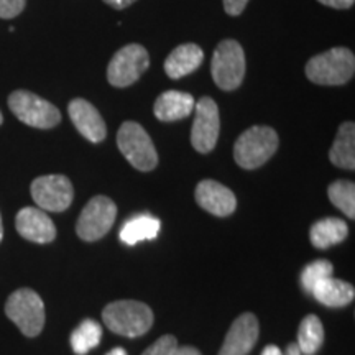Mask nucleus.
Wrapping results in <instances>:
<instances>
[{"instance_id":"nucleus-1","label":"nucleus","mask_w":355,"mask_h":355,"mask_svg":"<svg viewBox=\"0 0 355 355\" xmlns=\"http://www.w3.org/2000/svg\"><path fill=\"white\" fill-rule=\"evenodd\" d=\"M104 324L115 334L123 337H140L152 329L153 311L141 301H114L102 311Z\"/></svg>"},{"instance_id":"nucleus-2","label":"nucleus","mask_w":355,"mask_h":355,"mask_svg":"<svg viewBox=\"0 0 355 355\" xmlns=\"http://www.w3.org/2000/svg\"><path fill=\"white\" fill-rule=\"evenodd\" d=\"M355 56L349 48H332L306 63V76L319 86H343L354 78Z\"/></svg>"},{"instance_id":"nucleus-3","label":"nucleus","mask_w":355,"mask_h":355,"mask_svg":"<svg viewBox=\"0 0 355 355\" xmlns=\"http://www.w3.org/2000/svg\"><path fill=\"white\" fill-rule=\"evenodd\" d=\"M278 145V133L272 127H250L235 141V163L243 170H257L277 153Z\"/></svg>"},{"instance_id":"nucleus-4","label":"nucleus","mask_w":355,"mask_h":355,"mask_svg":"<svg viewBox=\"0 0 355 355\" xmlns=\"http://www.w3.org/2000/svg\"><path fill=\"white\" fill-rule=\"evenodd\" d=\"M6 314L26 337H37L44 326V304L37 291L20 288L8 296Z\"/></svg>"},{"instance_id":"nucleus-5","label":"nucleus","mask_w":355,"mask_h":355,"mask_svg":"<svg viewBox=\"0 0 355 355\" xmlns=\"http://www.w3.org/2000/svg\"><path fill=\"white\" fill-rule=\"evenodd\" d=\"M119 150L139 171H152L158 165V153L150 135L140 123L123 122L117 132Z\"/></svg>"},{"instance_id":"nucleus-6","label":"nucleus","mask_w":355,"mask_h":355,"mask_svg":"<svg viewBox=\"0 0 355 355\" xmlns=\"http://www.w3.org/2000/svg\"><path fill=\"white\" fill-rule=\"evenodd\" d=\"M212 79L222 91H235L245 76V55L241 43L224 40L217 44L211 63Z\"/></svg>"},{"instance_id":"nucleus-7","label":"nucleus","mask_w":355,"mask_h":355,"mask_svg":"<svg viewBox=\"0 0 355 355\" xmlns=\"http://www.w3.org/2000/svg\"><path fill=\"white\" fill-rule=\"evenodd\" d=\"M8 107L20 122L33 128L48 130L61 122L56 105L30 91H13L8 97Z\"/></svg>"},{"instance_id":"nucleus-8","label":"nucleus","mask_w":355,"mask_h":355,"mask_svg":"<svg viewBox=\"0 0 355 355\" xmlns=\"http://www.w3.org/2000/svg\"><path fill=\"white\" fill-rule=\"evenodd\" d=\"M150 56L141 44H127L119 50L107 66V81L114 87H128L148 69Z\"/></svg>"},{"instance_id":"nucleus-9","label":"nucleus","mask_w":355,"mask_h":355,"mask_svg":"<svg viewBox=\"0 0 355 355\" xmlns=\"http://www.w3.org/2000/svg\"><path fill=\"white\" fill-rule=\"evenodd\" d=\"M117 206L107 196H94L86 204L76 224L79 239L86 242H96L112 229Z\"/></svg>"},{"instance_id":"nucleus-10","label":"nucleus","mask_w":355,"mask_h":355,"mask_svg":"<svg viewBox=\"0 0 355 355\" xmlns=\"http://www.w3.org/2000/svg\"><path fill=\"white\" fill-rule=\"evenodd\" d=\"M30 191L40 209L50 212L66 211L74 198L73 183L64 175L40 176L33 181Z\"/></svg>"},{"instance_id":"nucleus-11","label":"nucleus","mask_w":355,"mask_h":355,"mask_svg":"<svg viewBox=\"0 0 355 355\" xmlns=\"http://www.w3.org/2000/svg\"><path fill=\"white\" fill-rule=\"evenodd\" d=\"M194 112H196V117L191 128V144L196 152L209 153L214 150L219 139V107L211 97H201L194 104Z\"/></svg>"},{"instance_id":"nucleus-12","label":"nucleus","mask_w":355,"mask_h":355,"mask_svg":"<svg viewBox=\"0 0 355 355\" xmlns=\"http://www.w3.org/2000/svg\"><path fill=\"white\" fill-rule=\"evenodd\" d=\"M260 327L255 314L243 313L230 326L219 355H248L259 340Z\"/></svg>"},{"instance_id":"nucleus-13","label":"nucleus","mask_w":355,"mask_h":355,"mask_svg":"<svg viewBox=\"0 0 355 355\" xmlns=\"http://www.w3.org/2000/svg\"><path fill=\"white\" fill-rule=\"evenodd\" d=\"M15 227L25 241L50 243L56 239V227L51 217L40 207H24L15 217Z\"/></svg>"},{"instance_id":"nucleus-14","label":"nucleus","mask_w":355,"mask_h":355,"mask_svg":"<svg viewBox=\"0 0 355 355\" xmlns=\"http://www.w3.org/2000/svg\"><path fill=\"white\" fill-rule=\"evenodd\" d=\"M68 112L78 132L91 144H101L107 137V125L101 117L99 110L91 102L86 99H73L68 105Z\"/></svg>"},{"instance_id":"nucleus-15","label":"nucleus","mask_w":355,"mask_h":355,"mask_svg":"<svg viewBox=\"0 0 355 355\" xmlns=\"http://www.w3.org/2000/svg\"><path fill=\"white\" fill-rule=\"evenodd\" d=\"M196 202L217 217L230 216L237 207L235 194L214 180H204L196 188Z\"/></svg>"},{"instance_id":"nucleus-16","label":"nucleus","mask_w":355,"mask_h":355,"mask_svg":"<svg viewBox=\"0 0 355 355\" xmlns=\"http://www.w3.org/2000/svg\"><path fill=\"white\" fill-rule=\"evenodd\" d=\"M194 104V97L188 92L166 91L155 101L153 112L162 122L183 121L193 112Z\"/></svg>"},{"instance_id":"nucleus-17","label":"nucleus","mask_w":355,"mask_h":355,"mask_svg":"<svg viewBox=\"0 0 355 355\" xmlns=\"http://www.w3.org/2000/svg\"><path fill=\"white\" fill-rule=\"evenodd\" d=\"M204 60V51L198 44L184 43L175 48L165 61V73L171 79H181L196 71Z\"/></svg>"},{"instance_id":"nucleus-18","label":"nucleus","mask_w":355,"mask_h":355,"mask_svg":"<svg viewBox=\"0 0 355 355\" xmlns=\"http://www.w3.org/2000/svg\"><path fill=\"white\" fill-rule=\"evenodd\" d=\"M311 295L316 298L319 303L327 306V308H344L354 301L355 290L354 286L343 279L327 277L319 282Z\"/></svg>"},{"instance_id":"nucleus-19","label":"nucleus","mask_w":355,"mask_h":355,"mask_svg":"<svg viewBox=\"0 0 355 355\" xmlns=\"http://www.w3.org/2000/svg\"><path fill=\"white\" fill-rule=\"evenodd\" d=\"M159 220L157 217L144 212L128 219L121 229V241L127 245H137L144 241H155L159 234Z\"/></svg>"},{"instance_id":"nucleus-20","label":"nucleus","mask_w":355,"mask_h":355,"mask_svg":"<svg viewBox=\"0 0 355 355\" xmlns=\"http://www.w3.org/2000/svg\"><path fill=\"white\" fill-rule=\"evenodd\" d=\"M349 235V225L339 217H326L318 220L309 230L311 243L319 250H326L336 243L345 241Z\"/></svg>"},{"instance_id":"nucleus-21","label":"nucleus","mask_w":355,"mask_h":355,"mask_svg":"<svg viewBox=\"0 0 355 355\" xmlns=\"http://www.w3.org/2000/svg\"><path fill=\"white\" fill-rule=\"evenodd\" d=\"M329 159L332 165L343 170H355V125L344 122L339 127L334 144L331 146Z\"/></svg>"},{"instance_id":"nucleus-22","label":"nucleus","mask_w":355,"mask_h":355,"mask_svg":"<svg viewBox=\"0 0 355 355\" xmlns=\"http://www.w3.org/2000/svg\"><path fill=\"white\" fill-rule=\"evenodd\" d=\"M324 344V326L321 319L308 314L300 324L298 345L301 355H316Z\"/></svg>"},{"instance_id":"nucleus-23","label":"nucleus","mask_w":355,"mask_h":355,"mask_svg":"<svg viewBox=\"0 0 355 355\" xmlns=\"http://www.w3.org/2000/svg\"><path fill=\"white\" fill-rule=\"evenodd\" d=\"M102 339V327L94 319H86L71 334V347L74 354L86 355L89 350L97 347Z\"/></svg>"},{"instance_id":"nucleus-24","label":"nucleus","mask_w":355,"mask_h":355,"mask_svg":"<svg viewBox=\"0 0 355 355\" xmlns=\"http://www.w3.org/2000/svg\"><path fill=\"white\" fill-rule=\"evenodd\" d=\"M331 202L334 204L337 209L344 212L349 219L355 217V184L352 181L339 180L334 181L327 189Z\"/></svg>"},{"instance_id":"nucleus-25","label":"nucleus","mask_w":355,"mask_h":355,"mask_svg":"<svg viewBox=\"0 0 355 355\" xmlns=\"http://www.w3.org/2000/svg\"><path fill=\"white\" fill-rule=\"evenodd\" d=\"M334 273V266L329 260H314L304 266V270L301 272V286L306 293H313L314 286L319 282H322L324 278L332 277Z\"/></svg>"},{"instance_id":"nucleus-26","label":"nucleus","mask_w":355,"mask_h":355,"mask_svg":"<svg viewBox=\"0 0 355 355\" xmlns=\"http://www.w3.org/2000/svg\"><path fill=\"white\" fill-rule=\"evenodd\" d=\"M178 347V339L175 336H162L157 343H153L141 355H171Z\"/></svg>"},{"instance_id":"nucleus-27","label":"nucleus","mask_w":355,"mask_h":355,"mask_svg":"<svg viewBox=\"0 0 355 355\" xmlns=\"http://www.w3.org/2000/svg\"><path fill=\"white\" fill-rule=\"evenodd\" d=\"M26 0H0V19H15L24 12Z\"/></svg>"},{"instance_id":"nucleus-28","label":"nucleus","mask_w":355,"mask_h":355,"mask_svg":"<svg viewBox=\"0 0 355 355\" xmlns=\"http://www.w3.org/2000/svg\"><path fill=\"white\" fill-rule=\"evenodd\" d=\"M248 0H224V8L229 15L237 17L245 10Z\"/></svg>"},{"instance_id":"nucleus-29","label":"nucleus","mask_w":355,"mask_h":355,"mask_svg":"<svg viewBox=\"0 0 355 355\" xmlns=\"http://www.w3.org/2000/svg\"><path fill=\"white\" fill-rule=\"evenodd\" d=\"M322 6L332 7V8H349L354 6L355 0H318Z\"/></svg>"},{"instance_id":"nucleus-30","label":"nucleus","mask_w":355,"mask_h":355,"mask_svg":"<svg viewBox=\"0 0 355 355\" xmlns=\"http://www.w3.org/2000/svg\"><path fill=\"white\" fill-rule=\"evenodd\" d=\"M104 2L112 8H115V10H123V8L132 6V3L137 2V0H104Z\"/></svg>"},{"instance_id":"nucleus-31","label":"nucleus","mask_w":355,"mask_h":355,"mask_svg":"<svg viewBox=\"0 0 355 355\" xmlns=\"http://www.w3.org/2000/svg\"><path fill=\"white\" fill-rule=\"evenodd\" d=\"M171 355H202L196 347H191V345H184V347H178L173 350Z\"/></svg>"},{"instance_id":"nucleus-32","label":"nucleus","mask_w":355,"mask_h":355,"mask_svg":"<svg viewBox=\"0 0 355 355\" xmlns=\"http://www.w3.org/2000/svg\"><path fill=\"white\" fill-rule=\"evenodd\" d=\"M261 355H283V352L279 350V347H277V345H266Z\"/></svg>"},{"instance_id":"nucleus-33","label":"nucleus","mask_w":355,"mask_h":355,"mask_svg":"<svg viewBox=\"0 0 355 355\" xmlns=\"http://www.w3.org/2000/svg\"><path fill=\"white\" fill-rule=\"evenodd\" d=\"M283 355H301V352H300V349H298V345L296 344H290L286 347V352L283 354Z\"/></svg>"},{"instance_id":"nucleus-34","label":"nucleus","mask_w":355,"mask_h":355,"mask_svg":"<svg viewBox=\"0 0 355 355\" xmlns=\"http://www.w3.org/2000/svg\"><path fill=\"white\" fill-rule=\"evenodd\" d=\"M105 355H128V354L125 352V349L117 347V349H112V350H110V352H107Z\"/></svg>"},{"instance_id":"nucleus-35","label":"nucleus","mask_w":355,"mask_h":355,"mask_svg":"<svg viewBox=\"0 0 355 355\" xmlns=\"http://www.w3.org/2000/svg\"><path fill=\"white\" fill-rule=\"evenodd\" d=\"M3 239V224H2V216H0V242Z\"/></svg>"},{"instance_id":"nucleus-36","label":"nucleus","mask_w":355,"mask_h":355,"mask_svg":"<svg viewBox=\"0 0 355 355\" xmlns=\"http://www.w3.org/2000/svg\"><path fill=\"white\" fill-rule=\"evenodd\" d=\"M2 122H3V117H2V112H0V125H2Z\"/></svg>"}]
</instances>
